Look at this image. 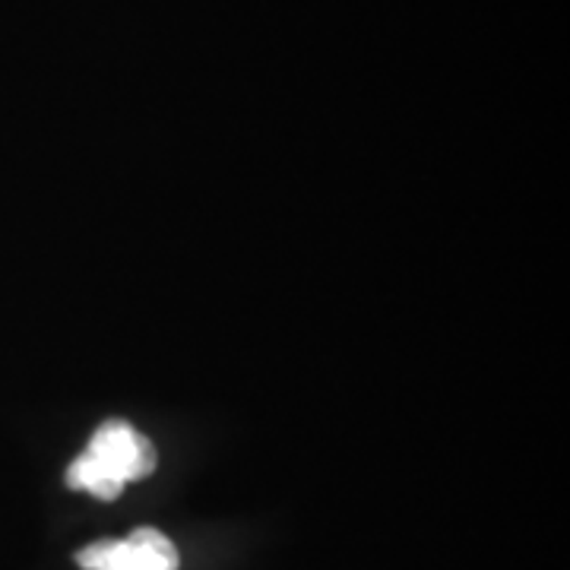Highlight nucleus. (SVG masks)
Here are the masks:
<instances>
[{"mask_svg":"<svg viewBox=\"0 0 570 570\" xmlns=\"http://www.w3.org/2000/svg\"><path fill=\"white\" fill-rule=\"evenodd\" d=\"M156 469V448L127 422H105L89 448L67 469V485L82 489L102 501H115L127 482Z\"/></svg>","mask_w":570,"mask_h":570,"instance_id":"nucleus-1","label":"nucleus"},{"mask_svg":"<svg viewBox=\"0 0 570 570\" xmlns=\"http://www.w3.org/2000/svg\"><path fill=\"white\" fill-rule=\"evenodd\" d=\"M82 570H178V551L159 530L130 532L127 539H105L77 551Z\"/></svg>","mask_w":570,"mask_h":570,"instance_id":"nucleus-2","label":"nucleus"}]
</instances>
